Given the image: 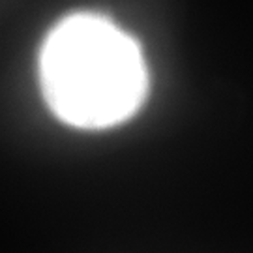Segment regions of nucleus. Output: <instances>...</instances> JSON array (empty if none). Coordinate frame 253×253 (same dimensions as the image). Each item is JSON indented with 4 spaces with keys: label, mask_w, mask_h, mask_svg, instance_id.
<instances>
[{
    "label": "nucleus",
    "mask_w": 253,
    "mask_h": 253,
    "mask_svg": "<svg viewBox=\"0 0 253 253\" xmlns=\"http://www.w3.org/2000/svg\"><path fill=\"white\" fill-rule=\"evenodd\" d=\"M42 88L66 124L98 129L120 124L141 107L146 73L137 45L105 19H64L47 38Z\"/></svg>",
    "instance_id": "1"
}]
</instances>
